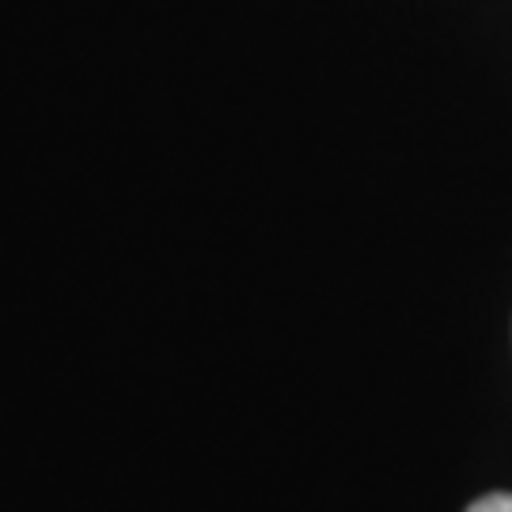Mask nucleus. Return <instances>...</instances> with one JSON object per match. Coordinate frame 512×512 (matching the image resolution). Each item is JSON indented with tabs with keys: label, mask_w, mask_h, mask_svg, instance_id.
<instances>
[{
	"label": "nucleus",
	"mask_w": 512,
	"mask_h": 512,
	"mask_svg": "<svg viewBox=\"0 0 512 512\" xmlns=\"http://www.w3.org/2000/svg\"><path fill=\"white\" fill-rule=\"evenodd\" d=\"M467 512H512V494H490V497H478L475 505Z\"/></svg>",
	"instance_id": "f257e3e1"
}]
</instances>
